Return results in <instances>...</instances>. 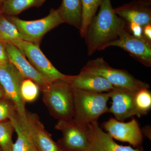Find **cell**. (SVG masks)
Listing matches in <instances>:
<instances>
[{"mask_svg": "<svg viewBox=\"0 0 151 151\" xmlns=\"http://www.w3.org/2000/svg\"><path fill=\"white\" fill-rule=\"evenodd\" d=\"M6 17L15 25L27 41L39 45L47 33L65 23L58 9H52L48 15L35 20H24L15 16Z\"/></svg>", "mask_w": 151, "mask_h": 151, "instance_id": "obj_5", "label": "cell"}, {"mask_svg": "<svg viewBox=\"0 0 151 151\" xmlns=\"http://www.w3.org/2000/svg\"><path fill=\"white\" fill-rule=\"evenodd\" d=\"M5 97V93L4 92V89H3L2 86L0 84V99Z\"/></svg>", "mask_w": 151, "mask_h": 151, "instance_id": "obj_29", "label": "cell"}, {"mask_svg": "<svg viewBox=\"0 0 151 151\" xmlns=\"http://www.w3.org/2000/svg\"><path fill=\"white\" fill-rule=\"evenodd\" d=\"M26 121L37 151H65L53 140L37 114L27 111Z\"/></svg>", "mask_w": 151, "mask_h": 151, "instance_id": "obj_15", "label": "cell"}, {"mask_svg": "<svg viewBox=\"0 0 151 151\" xmlns=\"http://www.w3.org/2000/svg\"><path fill=\"white\" fill-rule=\"evenodd\" d=\"M63 80L73 89L97 93L109 92L114 87L103 77L82 69L78 75H65Z\"/></svg>", "mask_w": 151, "mask_h": 151, "instance_id": "obj_13", "label": "cell"}, {"mask_svg": "<svg viewBox=\"0 0 151 151\" xmlns=\"http://www.w3.org/2000/svg\"><path fill=\"white\" fill-rule=\"evenodd\" d=\"M128 24L129 29L132 35L138 38H145L143 35L142 26L134 22L129 23Z\"/></svg>", "mask_w": 151, "mask_h": 151, "instance_id": "obj_26", "label": "cell"}, {"mask_svg": "<svg viewBox=\"0 0 151 151\" xmlns=\"http://www.w3.org/2000/svg\"><path fill=\"white\" fill-rule=\"evenodd\" d=\"M47 0H4L1 13L6 16H15L32 7H38Z\"/></svg>", "mask_w": 151, "mask_h": 151, "instance_id": "obj_19", "label": "cell"}, {"mask_svg": "<svg viewBox=\"0 0 151 151\" xmlns=\"http://www.w3.org/2000/svg\"><path fill=\"white\" fill-rule=\"evenodd\" d=\"M4 44L9 62L14 65L25 78H29L34 81L39 86L40 90L48 85L50 82L28 61L22 50L12 44Z\"/></svg>", "mask_w": 151, "mask_h": 151, "instance_id": "obj_12", "label": "cell"}, {"mask_svg": "<svg viewBox=\"0 0 151 151\" xmlns=\"http://www.w3.org/2000/svg\"><path fill=\"white\" fill-rule=\"evenodd\" d=\"M0 151H3L2 150H1V147H0Z\"/></svg>", "mask_w": 151, "mask_h": 151, "instance_id": "obj_31", "label": "cell"}, {"mask_svg": "<svg viewBox=\"0 0 151 151\" xmlns=\"http://www.w3.org/2000/svg\"><path fill=\"white\" fill-rule=\"evenodd\" d=\"M58 9L65 23L80 29L81 20V0H62Z\"/></svg>", "mask_w": 151, "mask_h": 151, "instance_id": "obj_18", "label": "cell"}, {"mask_svg": "<svg viewBox=\"0 0 151 151\" xmlns=\"http://www.w3.org/2000/svg\"><path fill=\"white\" fill-rule=\"evenodd\" d=\"M9 119L12 123L17 135L13 151H37L26 119H22L17 111Z\"/></svg>", "mask_w": 151, "mask_h": 151, "instance_id": "obj_17", "label": "cell"}, {"mask_svg": "<svg viewBox=\"0 0 151 151\" xmlns=\"http://www.w3.org/2000/svg\"><path fill=\"white\" fill-rule=\"evenodd\" d=\"M100 10L92 19L85 38L89 55L116 40L127 29V24L115 12L111 0H102Z\"/></svg>", "mask_w": 151, "mask_h": 151, "instance_id": "obj_1", "label": "cell"}, {"mask_svg": "<svg viewBox=\"0 0 151 151\" xmlns=\"http://www.w3.org/2000/svg\"><path fill=\"white\" fill-rule=\"evenodd\" d=\"M13 45L23 51L31 65L49 82L65 78L66 75L52 65L41 50L39 45L24 40L17 41Z\"/></svg>", "mask_w": 151, "mask_h": 151, "instance_id": "obj_8", "label": "cell"}, {"mask_svg": "<svg viewBox=\"0 0 151 151\" xmlns=\"http://www.w3.org/2000/svg\"><path fill=\"white\" fill-rule=\"evenodd\" d=\"M8 57L5 44L0 42V65H4L8 63Z\"/></svg>", "mask_w": 151, "mask_h": 151, "instance_id": "obj_27", "label": "cell"}, {"mask_svg": "<svg viewBox=\"0 0 151 151\" xmlns=\"http://www.w3.org/2000/svg\"><path fill=\"white\" fill-rule=\"evenodd\" d=\"M102 0H81V20L80 34L85 37L87 29L92 19L95 16Z\"/></svg>", "mask_w": 151, "mask_h": 151, "instance_id": "obj_21", "label": "cell"}, {"mask_svg": "<svg viewBox=\"0 0 151 151\" xmlns=\"http://www.w3.org/2000/svg\"><path fill=\"white\" fill-rule=\"evenodd\" d=\"M103 127L113 139L129 143L135 148L142 147V132L137 121L134 118L126 123L111 118L103 123Z\"/></svg>", "mask_w": 151, "mask_h": 151, "instance_id": "obj_10", "label": "cell"}, {"mask_svg": "<svg viewBox=\"0 0 151 151\" xmlns=\"http://www.w3.org/2000/svg\"><path fill=\"white\" fill-rule=\"evenodd\" d=\"M90 133V146L88 151H143L142 148H133L130 146L120 145L104 132L98 122L88 125Z\"/></svg>", "mask_w": 151, "mask_h": 151, "instance_id": "obj_16", "label": "cell"}, {"mask_svg": "<svg viewBox=\"0 0 151 151\" xmlns=\"http://www.w3.org/2000/svg\"><path fill=\"white\" fill-rule=\"evenodd\" d=\"M110 47H117L147 67L151 66V43L145 38H138L128 32H122L116 40L105 45L102 50Z\"/></svg>", "mask_w": 151, "mask_h": 151, "instance_id": "obj_9", "label": "cell"}, {"mask_svg": "<svg viewBox=\"0 0 151 151\" xmlns=\"http://www.w3.org/2000/svg\"><path fill=\"white\" fill-rule=\"evenodd\" d=\"M4 0H0V14H1V9L2 6L4 4Z\"/></svg>", "mask_w": 151, "mask_h": 151, "instance_id": "obj_30", "label": "cell"}, {"mask_svg": "<svg viewBox=\"0 0 151 151\" xmlns=\"http://www.w3.org/2000/svg\"><path fill=\"white\" fill-rule=\"evenodd\" d=\"M55 128L62 133L58 143L65 151H88L90 133L88 126L78 124L73 119L59 120Z\"/></svg>", "mask_w": 151, "mask_h": 151, "instance_id": "obj_6", "label": "cell"}, {"mask_svg": "<svg viewBox=\"0 0 151 151\" xmlns=\"http://www.w3.org/2000/svg\"><path fill=\"white\" fill-rule=\"evenodd\" d=\"M14 131L9 119L0 122V147L3 151H13L12 136Z\"/></svg>", "mask_w": 151, "mask_h": 151, "instance_id": "obj_22", "label": "cell"}, {"mask_svg": "<svg viewBox=\"0 0 151 151\" xmlns=\"http://www.w3.org/2000/svg\"><path fill=\"white\" fill-rule=\"evenodd\" d=\"M16 112V108L12 101L6 97L0 99V122L8 120Z\"/></svg>", "mask_w": 151, "mask_h": 151, "instance_id": "obj_25", "label": "cell"}, {"mask_svg": "<svg viewBox=\"0 0 151 151\" xmlns=\"http://www.w3.org/2000/svg\"><path fill=\"white\" fill-rule=\"evenodd\" d=\"M40 89L35 82L29 78H24L21 86L22 98L26 103L34 102L37 99Z\"/></svg>", "mask_w": 151, "mask_h": 151, "instance_id": "obj_23", "label": "cell"}, {"mask_svg": "<svg viewBox=\"0 0 151 151\" xmlns=\"http://www.w3.org/2000/svg\"><path fill=\"white\" fill-rule=\"evenodd\" d=\"M24 78L10 63L0 65V84L4 89L5 97L13 103L19 115L22 119L26 120V103L23 100L21 94V86Z\"/></svg>", "mask_w": 151, "mask_h": 151, "instance_id": "obj_7", "label": "cell"}, {"mask_svg": "<svg viewBox=\"0 0 151 151\" xmlns=\"http://www.w3.org/2000/svg\"><path fill=\"white\" fill-rule=\"evenodd\" d=\"M27 41L26 39L6 16L0 14V42L4 44H12L17 41Z\"/></svg>", "mask_w": 151, "mask_h": 151, "instance_id": "obj_20", "label": "cell"}, {"mask_svg": "<svg viewBox=\"0 0 151 151\" xmlns=\"http://www.w3.org/2000/svg\"><path fill=\"white\" fill-rule=\"evenodd\" d=\"M143 32L145 37L151 43V24L143 27Z\"/></svg>", "mask_w": 151, "mask_h": 151, "instance_id": "obj_28", "label": "cell"}, {"mask_svg": "<svg viewBox=\"0 0 151 151\" xmlns=\"http://www.w3.org/2000/svg\"><path fill=\"white\" fill-rule=\"evenodd\" d=\"M82 70L100 76L115 87L126 88L135 92L143 88H150L148 84L135 78L127 70L111 67L103 57L89 60Z\"/></svg>", "mask_w": 151, "mask_h": 151, "instance_id": "obj_4", "label": "cell"}, {"mask_svg": "<svg viewBox=\"0 0 151 151\" xmlns=\"http://www.w3.org/2000/svg\"><path fill=\"white\" fill-rule=\"evenodd\" d=\"M115 12L127 23L144 27L151 24V0H137L114 9Z\"/></svg>", "mask_w": 151, "mask_h": 151, "instance_id": "obj_14", "label": "cell"}, {"mask_svg": "<svg viewBox=\"0 0 151 151\" xmlns=\"http://www.w3.org/2000/svg\"><path fill=\"white\" fill-rule=\"evenodd\" d=\"M136 92L126 88L114 86L109 92L112 102L108 113H112L115 119L120 122H124L134 116L140 118L141 116L135 104Z\"/></svg>", "mask_w": 151, "mask_h": 151, "instance_id": "obj_11", "label": "cell"}, {"mask_svg": "<svg viewBox=\"0 0 151 151\" xmlns=\"http://www.w3.org/2000/svg\"><path fill=\"white\" fill-rule=\"evenodd\" d=\"M74 115L73 119L78 124L88 126L97 122L100 116L108 113L109 92L97 93L73 89Z\"/></svg>", "mask_w": 151, "mask_h": 151, "instance_id": "obj_2", "label": "cell"}, {"mask_svg": "<svg viewBox=\"0 0 151 151\" xmlns=\"http://www.w3.org/2000/svg\"><path fill=\"white\" fill-rule=\"evenodd\" d=\"M40 90L43 102L52 117L58 121L73 119V90L67 82L56 80Z\"/></svg>", "mask_w": 151, "mask_h": 151, "instance_id": "obj_3", "label": "cell"}, {"mask_svg": "<svg viewBox=\"0 0 151 151\" xmlns=\"http://www.w3.org/2000/svg\"><path fill=\"white\" fill-rule=\"evenodd\" d=\"M135 102L141 116L147 115L151 108V93L148 88H143L136 92Z\"/></svg>", "mask_w": 151, "mask_h": 151, "instance_id": "obj_24", "label": "cell"}]
</instances>
